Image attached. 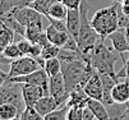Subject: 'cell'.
Here are the masks:
<instances>
[{
	"label": "cell",
	"mask_w": 129,
	"mask_h": 120,
	"mask_svg": "<svg viewBox=\"0 0 129 120\" xmlns=\"http://www.w3.org/2000/svg\"><path fill=\"white\" fill-rule=\"evenodd\" d=\"M93 72L95 69L89 60L78 59L73 61H61V74L64 77L67 92L69 93L73 90L83 88Z\"/></svg>",
	"instance_id": "obj_1"
},
{
	"label": "cell",
	"mask_w": 129,
	"mask_h": 120,
	"mask_svg": "<svg viewBox=\"0 0 129 120\" xmlns=\"http://www.w3.org/2000/svg\"><path fill=\"white\" fill-rule=\"evenodd\" d=\"M119 9L120 3H115L114 5L105 7L99 9L91 19V24L97 32L100 38L105 40L113 32L119 29Z\"/></svg>",
	"instance_id": "obj_2"
},
{
	"label": "cell",
	"mask_w": 129,
	"mask_h": 120,
	"mask_svg": "<svg viewBox=\"0 0 129 120\" xmlns=\"http://www.w3.org/2000/svg\"><path fill=\"white\" fill-rule=\"evenodd\" d=\"M79 12H81V28H79L77 44H78V47L81 50V53L83 54L84 59L89 60V54L93 50V47L96 46L97 41L100 40V36L93 29V27H92L91 21H88V17H87L88 7H87L86 0H83Z\"/></svg>",
	"instance_id": "obj_3"
},
{
	"label": "cell",
	"mask_w": 129,
	"mask_h": 120,
	"mask_svg": "<svg viewBox=\"0 0 129 120\" xmlns=\"http://www.w3.org/2000/svg\"><path fill=\"white\" fill-rule=\"evenodd\" d=\"M89 61L92 68L100 74H109L116 77L115 72V63H116V58L113 54V51L107 49L104 44V40L100 38L96 44V46L93 47V50L89 54Z\"/></svg>",
	"instance_id": "obj_4"
},
{
	"label": "cell",
	"mask_w": 129,
	"mask_h": 120,
	"mask_svg": "<svg viewBox=\"0 0 129 120\" xmlns=\"http://www.w3.org/2000/svg\"><path fill=\"white\" fill-rule=\"evenodd\" d=\"M0 104H13L19 109L21 114L26 109L22 95V84L7 81L0 86Z\"/></svg>",
	"instance_id": "obj_5"
},
{
	"label": "cell",
	"mask_w": 129,
	"mask_h": 120,
	"mask_svg": "<svg viewBox=\"0 0 129 120\" xmlns=\"http://www.w3.org/2000/svg\"><path fill=\"white\" fill-rule=\"evenodd\" d=\"M41 65L40 63L36 60L35 58L29 56V55H23L18 59H14L10 65H9V78L13 77H19V75H26L29 74L35 70H39L41 69Z\"/></svg>",
	"instance_id": "obj_6"
},
{
	"label": "cell",
	"mask_w": 129,
	"mask_h": 120,
	"mask_svg": "<svg viewBox=\"0 0 129 120\" xmlns=\"http://www.w3.org/2000/svg\"><path fill=\"white\" fill-rule=\"evenodd\" d=\"M8 81L15 82V83H28V84L40 86V87L44 88L45 95H50V91H49L50 77L47 75V73L45 72L44 68H41V69H39V70H35V72H32V73H29V74H26V75L8 78Z\"/></svg>",
	"instance_id": "obj_7"
},
{
	"label": "cell",
	"mask_w": 129,
	"mask_h": 120,
	"mask_svg": "<svg viewBox=\"0 0 129 120\" xmlns=\"http://www.w3.org/2000/svg\"><path fill=\"white\" fill-rule=\"evenodd\" d=\"M49 91H50V95L54 96L63 106L67 104V100H68L69 93L67 92L64 77H63L61 73H59V74H56V75H54V77H50Z\"/></svg>",
	"instance_id": "obj_8"
},
{
	"label": "cell",
	"mask_w": 129,
	"mask_h": 120,
	"mask_svg": "<svg viewBox=\"0 0 129 120\" xmlns=\"http://www.w3.org/2000/svg\"><path fill=\"white\" fill-rule=\"evenodd\" d=\"M84 92L87 93V96L92 100H97V101H102L104 98V87H102V81L100 74L95 70L93 74L91 75V78L87 81V83L83 87Z\"/></svg>",
	"instance_id": "obj_9"
},
{
	"label": "cell",
	"mask_w": 129,
	"mask_h": 120,
	"mask_svg": "<svg viewBox=\"0 0 129 120\" xmlns=\"http://www.w3.org/2000/svg\"><path fill=\"white\" fill-rule=\"evenodd\" d=\"M21 84H22V95H23L26 107L35 106L41 97L46 96L44 88L40 87V86L28 84V83H21Z\"/></svg>",
	"instance_id": "obj_10"
},
{
	"label": "cell",
	"mask_w": 129,
	"mask_h": 120,
	"mask_svg": "<svg viewBox=\"0 0 129 120\" xmlns=\"http://www.w3.org/2000/svg\"><path fill=\"white\" fill-rule=\"evenodd\" d=\"M110 41L113 44V47L116 53L124 56V53H129V44L125 36V28H119L109 36Z\"/></svg>",
	"instance_id": "obj_11"
},
{
	"label": "cell",
	"mask_w": 129,
	"mask_h": 120,
	"mask_svg": "<svg viewBox=\"0 0 129 120\" xmlns=\"http://www.w3.org/2000/svg\"><path fill=\"white\" fill-rule=\"evenodd\" d=\"M61 106H63V105H61L54 96L46 95V96L41 97V98L37 101V104H36L33 107L37 110L42 116H45V115H47L49 112L56 110V109H59V107H61Z\"/></svg>",
	"instance_id": "obj_12"
},
{
	"label": "cell",
	"mask_w": 129,
	"mask_h": 120,
	"mask_svg": "<svg viewBox=\"0 0 129 120\" xmlns=\"http://www.w3.org/2000/svg\"><path fill=\"white\" fill-rule=\"evenodd\" d=\"M113 101L116 104H128L129 102V79L119 81L111 92Z\"/></svg>",
	"instance_id": "obj_13"
},
{
	"label": "cell",
	"mask_w": 129,
	"mask_h": 120,
	"mask_svg": "<svg viewBox=\"0 0 129 120\" xmlns=\"http://www.w3.org/2000/svg\"><path fill=\"white\" fill-rule=\"evenodd\" d=\"M89 100L91 98L87 96L83 88H78V90H73L72 92H69V96H68V100H67L65 105L68 107H82V109H86Z\"/></svg>",
	"instance_id": "obj_14"
},
{
	"label": "cell",
	"mask_w": 129,
	"mask_h": 120,
	"mask_svg": "<svg viewBox=\"0 0 129 120\" xmlns=\"http://www.w3.org/2000/svg\"><path fill=\"white\" fill-rule=\"evenodd\" d=\"M65 23L70 36L77 40L79 35V28H81V12L77 9H69Z\"/></svg>",
	"instance_id": "obj_15"
},
{
	"label": "cell",
	"mask_w": 129,
	"mask_h": 120,
	"mask_svg": "<svg viewBox=\"0 0 129 120\" xmlns=\"http://www.w3.org/2000/svg\"><path fill=\"white\" fill-rule=\"evenodd\" d=\"M45 32H46V36H47L49 41L51 44H54V45L59 46V47H64V45L67 44V41L70 37V33L69 32H67V31H59V29L55 28L51 23L46 28Z\"/></svg>",
	"instance_id": "obj_16"
},
{
	"label": "cell",
	"mask_w": 129,
	"mask_h": 120,
	"mask_svg": "<svg viewBox=\"0 0 129 120\" xmlns=\"http://www.w3.org/2000/svg\"><path fill=\"white\" fill-rule=\"evenodd\" d=\"M87 107L92 111V114H93L96 120H111V117H110V115L107 112V109H106V106L102 101H97V100L91 98L88 101Z\"/></svg>",
	"instance_id": "obj_17"
},
{
	"label": "cell",
	"mask_w": 129,
	"mask_h": 120,
	"mask_svg": "<svg viewBox=\"0 0 129 120\" xmlns=\"http://www.w3.org/2000/svg\"><path fill=\"white\" fill-rule=\"evenodd\" d=\"M107 112L111 117V120H124L126 111L129 110V104H116L113 102L110 105H105Z\"/></svg>",
	"instance_id": "obj_18"
},
{
	"label": "cell",
	"mask_w": 129,
	"mask_h": 120,
	"mask_svg": "<svg viewBox=\"0 0 129 120\" xmlns=\"http://www.w3.org/2000/svg\"><path fill=\"white\" fill-rule=\"evenodd\" d=\"M68 8L61 3V0L56 2L49 10V15L46 17L47 19H59V21H65L68 15Z\"/></svg>",
	"instance_id": "obj_19"
},
{
	"label": "cell",
	"mask_w": 129,
	"mask_h": 120,
	"mask_svg": "<svg viewBox=\"0 0 129 120\" xmlns=\"http://www.w3.org/2000/svg\"><path fill=\"white\" fill-rule=\"evenodd\" d=\"M21 115V111L13 104H0V120H12Z\"/></svg>",
	"instance_id": "obj_20"
},
{
	"label": "cell",
	"mask_w": 129,
	"mask_h": 120,
	"mask_svg": "<svg viewBox=\"0 0 129 120\" xmlns=\"http://www.w3.org/2000/svg\"><path fill=\"white\" fill-rule=\"evenodd\" d=\"M42 27H44V26H42V21H41V22H35V23L28 24V26L26 27V35H24V37H26L27 40H29L32 44H35L36 41H37L39 36L44 32Z\"/></svg>",
	"instance_id": "obj_21"
},
{
	"label": "cell",
	"mask_w": 129,
	"mask_h": 120,
	"mask_svg": "<svg viewBox=\"0 0 129 120\" xmlns=\"http://www.w3.org/2000/svg\"><path fill=\"white\" fill-rule=\"evenodd\" d=\"M59 0H35L33 3H31L28 7L33 8L35 10H37L39 13H41L44 17H47L49 15V10L50 8L56 3Z\"/></svg>",
	"instance_id": "obj_22"
},
{
	"label": "cell",
	"mask_w": 129,
	"mask_h": 120,
	"mask_svg": "<svg viewBox=\"0 0 129 120\" xmlns=\"http://www.w3.org/2000/svg\"><path fill=\"white\" fill-rule=\"evenodd\" d=\"M45 72L47 73L49 77H54L59 73H61V60L59 58H51L45 61L44 66Z\"/></svg>",
	"instance_id": "obj_23"
},
{
	"label": "cell",
	"mask_w": 129,
	"mask_h": 120,
	"mask_svg": "<svg viewBox=\"0 0 129 120\" xmlns=\"http://www.w3.org/2000/svg\"><path fill=\"white\" fill-rule=\"evenodd\" d=\"M60 49H61V47H59V46H56V45L49 42L46 46L42 47L41 58H44L45 60L51 59V58H58V55H59V53H60Z\"/></svg>",
	"instance_id": "obj_24"
},
{
	"label": "cell",
	"mask_w": 129,
	"mask_h": 120,
	"mask_svg": "<svg viewBox=\"0 0 129 120\" xmlns=\"http://www.w3.org/2000/svg\"><path fill=\"white\" fill-rule=\"evenodd\" d=\"M67 112H68V106L64 105L56 110L49 112L47 115H45L44 120H67Z\"/></svg>",
	"instance_id": "obj_25"
},
{
	"label": "cell",
	"mask_w": 129,
	"mask_h": 120,
	"mask_svg": "<svg viewBox=\"0 0 129 120\" xmlns=\"http://www.w3.org/2000/svg\"><path fill=\"white\" fill-rule=\"evenodd\" d=\"M21 117H22V120H44V116L37 110H36L33 106L26 107L22 111Z\"/></svg>",
	"instance_id": "obj_26"
},
{
	"label": "cell",
	"mask_w": 129,
	"mask_h": 120,
	"mask_svg": "<svg viewBox=\"0 0 129 120\" xmlns=\"http://www.w3.org/2000/svg\"><path fill=\"white\" fill-rule=\"evenodd\" d=\"M3 53H4V55H5L7 58H9V59H12V60L23 56L22 53H21V50H19V47H18V45H17V42H12L10 45H8V46L4 49Z\"/></svg>",
	"instance_id": "obj_27"
},
{
	"label": "cell",
	"mask_w": 129,
	"mask_h": 120,
	"mask_svg": "<svg viewBox=\"0 0 129 120\" xmlns=\"http://www.w3.org/2000/svg\"><path fill=\"white\" fill-rule=\"evenodd\" d=\"M21 0H0V17L5 13H9L14 8H19Z\"/></svg>",
	"instance_id": "obj_28"
},
{
	"label": "cell",
	"mask_w": 129,
	"mask_h": 120,
	"mask_svg": "<svg viewBox=\"0 0 129 120\" xmlns=\"http://www.w3.org/2000/svg\"><path fill=\"white\" fill-rule=\"evenodd\" d=\"M14 36H15V33L9 28L7 32H4L3 35H0V53H3L4 49L10 45L12 42H14Z\"/></svg>",
	"instance_id": "obj_29"
},
{
	"label": "cell",
	"mask_w": 129,
	"mask_h": 120,
	"mask_svg": "<svg viewBox=\"0 0 129 120\" xmlns=\"http://www.w3.org/2000/svg\"><path fill=\"white\" fill-rule=\"evenodd\" d=\"M84 110L86 109H82V107H68L67 120H83Z\"/></svg>",
	"instance_id": "obj_30"
},
{
	"label": "cell",
	"mask_w": 129,
	"mask_h": 120,
	"mask_svg": "<svg viewBox=\"0 0 129 120\" xmlns=\"http://www.w3.org/2000/svg\"><path fill=\"white\" fill-rule=\"evenodd\" d=\"M17 45H18V47H19V50H21L22 55H28L32 42L24 37V38H22V40H19V41H18V42H17Z\"/></svg>",
	"instance_id": "obj_31"
},
{
	"label": "cell",
	"mask_w": 129,
	"mask_h": 120,
	"mask_svg": "<svg viewBox=\"0 0 129 120\" xmlns=\"http://www.w3.org/2000/svg\"><path fill=\"white\" fill-rule=\"evenodd\" d=\"M61 3L68 8V9H81V5L83 3V0H61Z\"/></svg>",
	"instance_id": "obj_32"
},
{
	"label": "cell",
	"mask_w": 129,
	"mask_h": 120,
	"mask_svg": "<svg viewBox=\"0 0 129 120\" xmlns=\"http://www.w3.org/2000/svg\"><path fill=\"white\" fill-rule=\"evenodd\" d=\"M41 53H42V47H41L39 44H32L28 55L36 59V58H40V56H41Z\"/></svg>",
	"instance_id": "obj_33"
},
{
	"label": "cell",
	"mask_w": 129,
	"mask_h": 120,
	"mask_svg": "<svg viewBox=\"0 0 129 120\" xmlns=\"http://www.w3.org/2000/svg\"><path fill=\"white\" fill-rule=\"evenodd\" d=\"M120 8H121L123 13L129 15V0H123V2L120 3Z\"/></svg>",
	"instance_id": "obj_34"
},
{
	"label": "cell",
	"mask_w": 129,
	"mask_h": 120,
	"mask_svg": "<svg viewBox=\"0 0 129 120\" xmlns=\"http://www.w3.org/2000/svg\"><path fill=\"white\" fill-rule=\"evenodd\" d=\"M123 63H124V69H125V78L126 79H129V56L128 58H125V59H123Z\"/></svg>",
	"instance_id": "obj_35"
},
{
	"label": "cell",
	"mask_w": 129,
	"mask_h": 120,
	"mask_svg": "<svg viewBox=\"0 0 129 120\" xmlns=\"http://www.w3.org/2000/svg\"><path fill=\"white\" fill-rule=\"evenodd\" d=\"M8 78H9L8 73H5L3 69H0V86H2V84H4V83L8 81Z\"/></svg>",
	"instance_id": "obj_36"
},
{
	"label": "cell",
	"mask_w": 129,
	"mask_h": 120,
	"mask_svg": "<svg viewBox=\"0 0 129 120\" xmlns=\"http://www.w3.org/2000/svg\"><path fill=\"white\" fill-rule=\"evenodd\" d=\"M12 61H13V60L9 59V58H7V56L4 55V53H0V64H8V65H10Z\"/></svg>",
	"instance_id": "obj_37"
},
{
	"label": "cell",
	"mask_w": 129,
	"mask_h": 120,
	"mask_svg": "<svg viewBox=\"0 0 129 120\" xmlns=\"http://www.w3.org/2000/svg\"><path fill=\"white\" fill-rule=\"evenodd\" d=\"M8 29H9V27L4 23V21H3L2 18H0V35H3V33L7 32Z\"/></svg>",
	"instance_id": "obj_38"
},
{
	"label": "cell",
	"mask_w": 129,
	"mask_h": 120,
	"mask_svg": "<svg viewBox=\"0 0 129 120\" xmlns=\"http://www.w3.org/2000/svg\"><path fill=\"white\" fill-rule=\"evenodd\" d=\"M125 36H126V40H128V44H129V26L125 28Z\"/></svg>",
	"instance_id": "obj_39"
},
{
	"label": "cell",
	"mask_w": 129,
	"mask_h": 120,
	"mask_svg": "<svg viewBox=\"0 0 129 120\" xmlns=\"http://www.w3.org/2000/svg\"><path fill=\"white\" fill-rule=\"evenodd\" d=\"M124 120H129V110L126 111V114H125V117H124Z\"/></svg>",
	"instance_id": "obj_40"
},
{
	"label": "cell",
	"mask_w": 129,
	"mask_h": 120,
	"mask_svg": "<svg viewBox=\"0 0 129 120\" xmlns=\"http://www.w3.org/2000/svg\"><path fill=\"white\" fill-rule=\"evenodd\" d=\"M12 120H22V117H21V115H19V116H17V117H14V119H12Z\"/></svg>",
	"instance_id": "obj_41"
},
{
	"label": "cell",
	"mask_w": 129,
	"mask_h": 120,
	"mask_svg": "<svg viewBox=\"0 0 129 120\" xmlns=\"http://www.w3.org/2000/svg\"><path fill=\"white\" fill-rule=\"evenodd\" d=\"M113 2H114V3H121L123 0H113Z\"/></svg>",
	"instance_id": "obj_42"
},
{
	"label": "cell",
	"mask_w": 129,
	"mask_h": 120,
	"mask_svg": "<svg viewBox=\"0 0 129 120\" xmlns=\"http://www.w3.org/2000/svg\"><path fill=\"white\" fill-rule=\"evenodd\" d=\"M128 104H129V102H128Z\"/></svg>",
	"instance_id": "obj_43"
},
{
	"label": "cell",
	"mask_w": 129,
	"mask_h": 120,
	"mask_svg": "<svg viewBox=\"0 0 129 120\" xmlns=\"http://www.w3.org/2000/svg\"><path fill=\"white\" fill-rule=\"evenodd\" d=\"M95 120H96V119H95Z\"/></svg>",
	"instance_id": "obj_44"
}]
</instances>
